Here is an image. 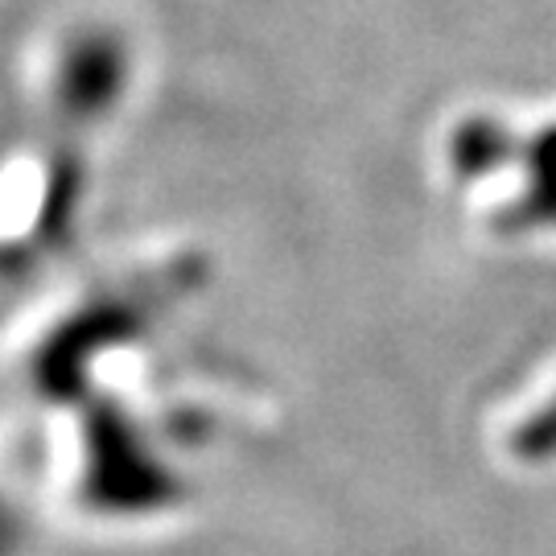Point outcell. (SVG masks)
<instances>
[{
	"instance_id": "6",
	"label": "cell",
	"mask_w": 556,
	"mask_h": 556,
	"mask_svg": "<svg viewBox=\"0 0 556 556\" xmlns=\"http://www.w3.org/2000/svg\"><path fill=\"white\" fill-rule=\"evenodd\" d=\"M13 548H17V523H13V516L0 503V556H9Z\"/></svg>"
},
{
	"instance_id": "4",
	"label": "cell",
	"mask_w": 556,
	"mask_h": 556,
	"mask_svg": "<svg viewBox=\"0 0 556 556\" xmlns=\"http://www.w3.org/2000/svg\"><path fill=\"white\" fill-rule=\"evenodd\" d=\"M511 153H516V140H511V132H507L503 124H495V119H470V124H462L454 137V149H450L454 169L462 178L495 174Z\"/></svg>"
},
{
	"instance_id": "1",
	"label": "cell",
	"mask_w": 556,
	"mask_h": 556,
	"mask_svg": "<svg viewBox=\"0 0 556 556\" xmlns=\"http://www.w3.org/2000/svg\"><path fill=\"white\" fill-rule=\"evenodd\" d=\"M87 495L108 511H161L178 498V482L157 454H149L128 420L119 413H103L91 429Z\"/></svg>"
},
{
	"instance_id": "2",
	"label": "cell",
	"mask_w": 556,
	"mask_h": 556,
	"mask_svg": "<svg viewBox=\"0 0 556 556\" xmlns=\"http://www.w3.org/2000/svg\"><path fill=\"white\" fill-rule=\"evenodd\" d=\"M124 79H128L124 41H116L112 34H87L62 59L59 108L75 119L103 116L124 91Z\"/></svg>"
},
{
	"instance_id": "5",
	"label": "cell",
	"mask_w": 556,
	"mask_h": 556,
	"mask_svg": "<svg viewBox=\"0 0 556 556\" xmlns=\"http://www.w3.org/2000/svg\"><path fill=\"white\" fill-rule=\"evenodd\" d=\"M511 450L528 462H540V457H556V400L544 404L536 417H528L519 425Z\"/></svg>"
},
{
	"instance_id": "3",
	"label": "cell",
	"mask_w": 556,
	"mask_h": 556,
	"mask_svg": "<svg viewBox=\"0 0 556 556\" xmlns=\"http://www.w3.org/2000/svg\"><path fill=\"white\" fill-rule=\"evenodd\" d=\"M528 157V190L511 211L516 227H556V124L540 128V137L523 149Z\"/></svg>"
}]
</instances>
